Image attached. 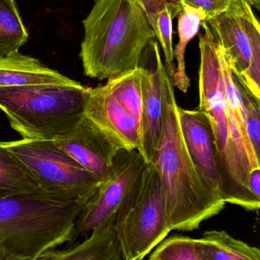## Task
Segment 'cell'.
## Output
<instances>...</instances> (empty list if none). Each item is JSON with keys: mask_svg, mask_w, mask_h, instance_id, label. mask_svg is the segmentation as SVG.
Wrapping results in <instances>:
<instances>
[{"mask_svg": "<svg viewBox=\"0 0 260 260\" xmlns=\"http://www.w3.org/2000/svg\"><path fill=\"white\" fill-rule=\"evenodd\" d=\"M171 9L167 8L160 13L158 19V33L156 39L159 41L164 50L166 62V70L172 80L176 71L173 57V19L176 16Z\"/></svg>", "mask_w": 260, "mask_h": 260, "instance_id": "22", "label": "cell"}, {"mask_svg": "<svg viewBox=\"0 0 260 260\" xmlns=\"http://www.w3.org/2000/svg\"><path fill=\"white\" fill-rule=\"evenodd\" d=\"M83 24V71L100 80L139 68L146 48L156 39L140 0H95Z\"/></svg>", "mask_w": 260, "mask_h": 260, "instance_id": "2", "label": "cell"}, {"mask_svg": "<svg viewBox=\"0 0 260 260\" xmlns=\"http://www.w3.org/2000/svg\"><path fill=\"white\" fill-rule=\"evenodd\" d=\"M37 193L46 192L17 157L0 141V199Z\"/></svg>", "mask_w": 260, "mask_h": 260, "instance_id": "16", "label": "cell"}, {"mask_svg": "<svg viewBox=\"0 0 260 260\" xmlns=\"http://www.w3.org/2000/svg\"><path fill=\"white\" fill-rule=\"evenodd\" d=\"M88 92L78 82L0 88V110L23 139L56 141L74 132Z\"/></svg>", "mask_w": 260, "mask_h": 260, "instance_id": "5", "label": "cell"}, {"mask_svg": "<svg viewBox=\"0 0 260 260\" xmlns=\"http://www.w3.org/2000/svg\"><path fill=\"white\" fill-rule=\"evenodd\" d=\"M153 249L150 260H205L200 239L173 236L164 239Z\"/></svg>", "mask_w": 260, "mask_h": 260, "instance_id": "20", "label": "cell"}, {"mask_svg": "<svg viewBox=\"0 0 260 260\" xmlns=\"http://www.w3.org/2000/svg\"><path fill=\"white\" fill-rule=\"evenodd\" d=\"M28 39L15 0H0V56L19 51Z\"/></svg>", "mask_w": 260, "mask_h": 260, "instance_id": "19", "label": "cell"}, {"mask_svg": "<svg viewBox=\"0 0 260 260\" xmlns=\"http://www.w3.org/2000/svg\"><path fill=\"white\" fill-rule=\"evenodd\" d=\"M249 185L255 198L260 199V168L252 169L249 174Z\"/></svg>", "mask_w": 260, "mask_h": 260, "instance_id": "25", "label": "cell"}, {"mask_svg": "<svg viewBox=\"0 0 260 260\" xmlns=\"http://www.w3.org/2000/svg\"><path fill=\"white\" fill-rule=\"evenodd\" d=\"M0 260H3V257L2 255H1V253H0Z\"/></svg>", "mask_w": 260, "mask_h": 260, "instance_id": "26", "label": "cell"}, {"mask_svg": "<svg viewBox=\"0 0 260 260\" xmlns=\"http://www.w3.org/2000/svg\"><path fill=\"white\" fill-rule=\"evenodd\" d=\"M181 7H187L203 14L205 22L223 13L233 0H179Z\"/></svg>", "mask_w": 260, "mask_h": 260, "instance_id": "24", "label": "cell"}, {"mask_svg": "<svg viewBox=\"0 0 260 260\" xmlns=\"http://www.w3.org/2000/svg\"><path fill=\"white\" fill-rule=\"evenodd\" d=\"M205 260H260V250L224 231H205L200 239Z\"/></svg>", "mask_w": 260, "mask_h": 260, "instance_id": "17", "label": "cell"}, {"mask_svg": "<svg viewBox=\"0 0 260 260\" xmlns=\"http://www.w3.org/2000/svg\"><path fill=\"white\" fill-rule=\"evenodd\" d=\"M115 228L123 260H141L171 232L160 179L153 162L139 177L116 211Z\"/></svg>", "mask_w": 260, "mask_h": 260, "instance_id": "6", "label": "cell"}, {"mask_svg": "<svg viewBox=\"0 0 260 260\" xmlns=\"http://www.w3.org/2000/svg\"><path fill=\"white\" fill-rule=\"evenodd\" d=\"M68 78L19 51L0 56V88L34 84H75Z\"/></svg>", "mask_w": 260, "mask_h": 260, "instance_id": "15", "label": "cell"}, {"mask_svg": "<svg viewBox=\"0 0 260 260\" xmlns=\"http://www.w3.org/2000/svg\"><path fill=\"white\" fill-rule=\"evenodd\" d=\"M2 144L48 194L70 201L89 200L101 182L55 141L22 139Z\"/></svg>", "mask_w": 260, "mask_h": 260, "instance_id": "7", "label": "cell"}, {"mask_svg": "<svg viewBox=\"0 0 260 260\" xmlns=\"http://www.w3.org/2000/svg\"><path fill=\"white\" fill-rule=\"evenodd\" d=\"M179 116L184 140L194 165L211 189L220 197L215 144L208 117L199 109L187 110L179 106Z\"/></svg>", "mask_w": 260, "mask_h": 260, "instance_id": "13", "label": "cell"}, {"mask_svg": "<svg viewBox=\"0 0 260 260\" xmlns=\"http://www.w3.org/2000/svg\"><path fill=\"white\" fill-rule=\"evenodd\" d=\"M139 68L141 69L142 112L138 151L149 164L154 157L162 131L166 93L173 85L162 64L156 39L146 48Z\"/></svg>", "mask_w": 260, "mask_h": 260, "instance_id": "10", "label": "cell"}, {"mask_svg": "<svg viewBox=\"0 0 260 260\" xmlns=\"http://www.w3.org/2000/svg\"><path fill=\"white\" fill-rule=\"evenodd\" d=\"M84 115L125 150H139L141 126L105 85L89 88Z\"/></svg>", "mask_w": 260, "mask_h": 260, "instance_id": "12", "label": "cell"}, {"mask_svg": "<svg viewBox=\"0 0 260 260\" xmlns=\"http://www.w3.org/2000/svg\"><path fill=\"white\" fill-rule=\"evenodd\" d=\"M199 110L206 115L214 135L220 179V197L226 203L246 211H258L260 199L249 188L251 168L234 142L232 125L226 111L224 82L218 48L211 33L199 37Z\"/></svg>", "mask_w": 260, "mask_h": 260, "instance_id": "4", "label": "cell"}, {"mask_svg": "<svg viewBox=\"0 0 260 260\" xmlns=\"http://www.w3.org/2000/svg\"><path fill=\"white\" fill-rule=\"evenodd\" d=\"M233 79L243 109L248 138L255 155L260 159V100L255 98L246 85L234 74Z\"/></svg>", "mask_w": 260, "mask_h": 260, "instance_id": "21", "label": "cell"}, {"mask_svg": "<svg viewBox=\"0 0 260 260\" xmlns=\"http://www.w3.org/2000/svg\"><path fill=\"white\" fill-rule=\"evenodd\" d=\"M147 162L137 150L122 149L101 180L93 196L77 216L71 233V246L116 212L126 194L139 177Z\"/></svg>", "mask_w": 260, "mask_h": 260, "instance_id": "9", "label": "cell"}, {"mask_svg": "<svg viewBox=\"0 0 260 260\" xmlns=\"http://www.w3.org/2000/svg\"><path fill=\"white\" fill-rule=\"evenodd\" d=\"M88 201L47 193L0 199L3 260H38L48 249L69 243L74 222Z\"/></svg>", "mask_w": 260, "mask_h": 260, "instance_id": "3", "label": "cell"}, {"mask_svg": "<svg viewBox=\"0 0 260 260\" xmlns=\"http://www.w3.org/2000/svg\"><path fill=\"white\" fill-rule=\"evenodd\" d=\"M59 147L100 180L109 173L122 147L83 115L69 136L56 140Z\"/></svg>", "mask_w": 260, "mask_h": 260, "instance_id": "11", "label": "cell"}, {"mask_svg": "<svg viewBox=\"0 0 260 260\" xmlns=\"http://www.w3.org/2000/svg\"><path fill=\"white\" fill-rule=\"evenodd\" d=\"M173 87L166 93L162 131L151 162L160 179L170 230L192 231L220 214L226 202L211 189L190 156Z\"/></svg>", "mask_w": 260, "mask_h": 260, "instance_id": "1", "label": "cell"}, {"mask_svg": "<svg viewBox=\"0 0 260 260\" xmlns=\"http://www.w3.org/2000/svg\"><path fill=\"white\" fill-rule=\"evenodd\" d=\"M205 22L233 74L260 100V25L252 7L246 0H233Z\"/></svg>", "mask_w": 260, "mask_h": 260, "instance_id": "8", "label": "cell"}, {"mask_svg": "<svg viewBox=\"0 0 260 260\" xmlns=\"http://www.w3.org/2000/svg\"><path fill=\"white\" fill-rule=\"evenodd\" d=\"M178 15L179 42L173 49V57L177 62V66L171 82L173 86L186 93L190 86V79L185 71V48L188 42L199 33L205 18L200 12L187 7H182V11Z\"/></svg>", "mask_w": 260, "mask_h": 260, "instance_id": "18", "label": "cell"}, {"mask_svg": "<svg viewBox=\"0 0 260 260\" xmlns=\"http://www.w3.org/2000/svg\"><path fill=\"white\" fill-rule=\"evenodd\" d=\"M147 15L149 22L154 31L156 36L158 33V19L159 15L165 9H171L176 14L182 11L179 0H140Z\"/></svg>", "mask_w": 260, "mask_h": 260, "instance_id": "23", "label": "cell"}, {"mask_svg": "<svg viewBox=\"0 0 260 260\" xmlns=\"http://www.w3.org/2000/svg\"><path fill=\"white\" fill-rule=\"evenodd\" d=\"M115 215L112 214L94 228L90 237L78 245L58 250L48 249L41 260H123L122 248L115 228Z\"/></svg>", "mask_w": 260, "mask_h": 260, "instance_id": "14", "label": "cell"}]
</instances>
